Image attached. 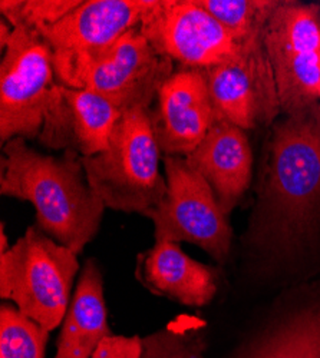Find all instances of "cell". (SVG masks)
<instances>
[{
  "instance_id": "obj_24",
  "label": "cell",
  "mask_w": 320,
  "mask_h": 358,
  "mask_svg": "<svg viewBox=\"0 0 320 358\" xmlns=\"http://www.w3.org/2000/svg\"><path fill=\"white\" fill-rule=\"evenodd\" d=\"M9 244H8V236L5 232V224L2 222V228H0V254L6 252L9 250Z\"/></svg>"
},
{
  "instance_id": "obj_11",
  "label": "cell",
  "mask_w": 320,
  "mask_h": 358,
  "mask_svg": "<svg viewBox=\"0 0 320 358\" xmlns=\"http://www.w3.org/2000/svg\"><path fill=\"white\" fill-rule=\"evenodd\" d=\"M172 61L132 27L92 65L85 87L102 95L123 113L150 109L172 75Z\"/></svg>"
},
{
  "instance_id": "obj_1",
  "label": "cell",
  "mask_w": 320,
  "mask_h": 358,
  "mask_svg": "<svg viewBox=\"0 0 320 358\" xmlns=\"http://www.w3.org/2000/svg\"><path fill=\"white\" fill-rule=\"evenodd\" d=\"M244 247L274 271L312 252L320 236V102L270 127Z\"/></svg>"
},
{
  "instance_id": "obj_6",
  "label": "cell",
  "mask_w": 320,
  "mask_h": 358,
  "mask_svg": "<svg viewBox=\"0 0 320 358\" xmlns=\"http://www.w3.org/2000/svg\"><path fill=\"white\" fill-rule=\"evenodd\" d=\"M155 0H86L39 31L52 52L56 82L85 87L92 65L116 41L139 26Z\"/></svg>"
},
{
  "instance_id": "obj_7",
  "label": "cell",
  "mask_w": 320,
  "mask_h": 358,
  "mask_svg": "<svg viewBox=\"0 0 320 358\" xmlns=\"http://www.w3.org/2000/svg\"><path fill=\"white\" fill-rule=\"evenodd\" d=\"M57 85L52 52L36 31L13 27L0 64V141L39 138Z\"/></svg>"
},
{
  "instance_id": "obj_8",
  "label": "cell",
  "mask_w": 320,
  "mask_h": 358,
  "mask_svg": "<svg viewBox=\"0 0 320 358\" xmlns=\"http://www.w3.org/2000/svg\"><path fill=\"white\" fill-rule=\"evenodd\" d=\"M277 83L281 115L320 99V8L281 2L263 35Z\"/></svg>"
},
{
  "instance_id": "obj_17",
  "label": "cell",
  "mask_w": 320,
  "mask_h": 358,
  "mask_svg": "<svg viewBox=\"0 0 320 358\" xmlns=\"http://www.w3.org/2000/svg\"><path fill=\"white\" fill-rule=\"evenodd\" d=\"M232 358H320V300L279 315Z\"/></svg>"
},
{
  "instance_id": "obj_12",
  "label": "cell",
  "mask_w": 320,
  "mask_h": 358,
  "mask_svg": "<svg viewBox=\"0 0 320 358\" xmlns=\"http://www.w3.org/2000/svg\"><path fill=\"white\" fill-rule=\"evenodd\" d=\"M123 112L88 87H68L57 83L48 106L41 143L94 157L109 146L112 132Z\"/></svg>"
},
{
  "instance_id": "obj_4",
  "label": "cell",
  "mask_w": 320,
  "mask_h": 358,
  "mask_svg": "<svg viewBox=\"0 0 320 358\" xmlns=\"http://www.w3.org/2000/svg\"><path fill=\"white\" fill-rule=\"evenodd\" d=\"M78 271V254L31 225L0 254V298L50 333L64 322Z\"/></svg>"
},
{
  "instance_id": "obj_20",
  "label": "cell",
  "mask_w": 320,
  "mask_h": 358,
  "mask_svg": "<svg viewBox=\"0 0 320 358\" xmlns=\"http://www.w3.org/2000/svg\"><path fill=\"white\" fill-rule=\"evenodd\" d=\"M49 331L16 306H0V358H45Z\"/></svg>"
},
{
  "instance_id": "obj_23",
  "label": "cell",
  "mask_w": 320,
  "mask_h": 358,
  "mask_svg": "<svg viewBox=\"0 0 320 358\" xmlns=\"http://www.w3.org/2000/svg\"><path fill=\"white\" fill-rule=\"evenodd\" d=\"M12 34H13V27L8 26L5 19L2 17V22H0V49H2V52L6 49V45H8Z\"/></svg>"
},
{
  "instance_id": "obj_9",
  "label": "cell",
  "mask_w": 320,
  "mask_h": 358,
  "mask_svg": "<svg viewBox=\"0 0 320 358\" xmlns=\"http://www.w3.org/2000/svg\"><path fill=\"white\" fill-rule=\"evenodd\" d=\"M204 72L216 121L256 131L270 128L281 116L277 83L263 36L240 42L236 55Z\"/></svg>"
},
{
  "instance_id": "obj_3",
  "label": "cell",
  "mask_w": 320,
  "mask_h": 358,
  "mask_svg": "<svg viewBox=\"0 0 320 358\" xmlns=\"http://www.w3.org/2000/svg\"><path fill=\"white\" fill-rule=\"evenodd\" d=\"M161 154L151 110L134 109L123 113L106 151L81 159L90 185L106 208L145 215L167 191Z\"/></svg>"
},
{
  "instance_id": "obj_10",
  "label": "cell",
  "mask_w": 320,
  "mask_h": 358,
  "mask_svg": "<svg viewBox=\"0 0 320 358\" xmlns=\"http://www.w3.org/2000/svg\"><path fill=\"white\" fill-rule=\"evenodd\" d=\"M139 31L161 55L183 68L207 71L240 48L228 29L195 0H155Z\"/></svg>"
},
{
  "instance_id": "obj_22",
  "label": "cell",
  "mask_w": 320,
  "mask_h": 358,
  "mask_svg": "<svg viewBox=\"0 0 320 358\" xmlns=\"http://www.w3.org/2000/svg\"><path fill=\"white\" fill-rule=\"evenodd\" d=\"M141 337L139 336H111L106 337L92 358H139Z\"/></svg>"
},
{
  "instance_id": "obj_19",
  "label": "cell",
  "mask_w": 320,
  "mask_h": 358,
  "mask_svg": "<svg viewBox=\"0 0 320 358\" xmlns=\"http://www.w3.org/2000/svg\"><path fill=\"white\" fill-rule=\"evenodd\" d=\"M213 15L239 42L263 36L265 29L280 6L279 0H195Z\"/></svg>"
},
{
  "instance_id": "obj_14",
  "label": "cell",
  "mask_w": 320,
  "mask_h": 358,
  "mask_svg": "<svg viewBox=\"0 0 320 358\" xmlns=\"http://www.w3.org/2000/svg\"><path fill=\"white\" fill-rule=\"evenodd\" d=\"M184 158L209 182L228 217L251 182L253 154L246 131L227 121H216L206 138Z\"/></svg>"
},
{
  "instance_id": "obj_16",
  "label": "cell",
  "mask_w": 320,
  "mask_h": 358,
  "mask_svg": "<svg viewBox=\"0 0 320 358\" xmlns=\"http://www.w3.org/2000/svg\"><path fill=\"white\" fill-rule=\"evenodd\" d=\"M111 336L102 271L95 259H86L56 340L55 358H92Z\"/></svg>"
},
{
  "instance_id": "obj_18",
  "label": "cell",
  "mask_w": 320,
  "mask_h": 358,
  "mask_svg": "<svg viewBox=\"0 0 320 358\" xmlns=\"http://www.w3.org/2000/svg\"><path fill=\"white\" fill-rule=\"evenodd\" d=\"M206 322L180 317L160 330L141 337L139 358H207Z\"/></svg>"
},
{
  "instance_id": "obj_5",
  "label": "cell",
  "mask_w": 320,
  "mask_h": 358,
  "mask_svg": "<svg viewBox=\"0 0 320 358\" xmlns=\"http://www.w3.org/2000/svg\"><path fill=\"white\" fill-rule=\"evenodd\" d=\"M164 168L165 195L144 215L154 224L155 243H190L225 264L232 229L211 187L184 157H164Z\"/></svg>"
},
{
  "instance_id": "obj_13",
  "label": "cell",
  "mask_w": 320,
  "mask_h": 358,
  "mask_svg": "<svg viewBox=\"0 0 320 358\" xmlns=\"http://www.w3.org/2000/svg\"><path fill=\"white\" fill-rule=\"evenodd\" d=\"M153 125L161 152L188 157L216 122L206 72L183 68L161 86Z\"/></svg>"
},
{
  "instance_id": "obj_21",
  "label": "cell",
  "mask_w": 320,
  "mask_h": 358,
  "mask_svg": "<svg viewBox=\"0 0 320 358\" xmlns=\"http://www.w3.org/2000/svg\"><path fill=\"white\" fill-rule=\"evenodd\" d=\"M82 0H2L0 12L12 27L42 31L75 10Z\"/></svg>"
},
{
  "instance_id": "obj_2",
  "label": "cell",
  "mask_w": 320,
  "mask_h": 358,
  "mask_svg": "<svg viewBox=\"0 0 320 358\" xmlns=\"http://www.w3.org/2000/svg\"><path fill=\"white\" fill-rule=\"evenodd\" d=\"M4 152L0 192L31 202L36 227L79 255L97 236L106 208L88 182L81 155H43L23 138L11 139Z\"/></svg>"
},
{
  "instance_id": "obj_15",
  "label": "cell",
  "mask_w": 320,
  "mask_h": 358,
  "mask_svg": "<svg viewBox=\"0 0 320 358\" xmlns=\"http://www.w3.org/2000/svg\"><path fill=\"white\" fill-rule=\"evenodd\" d=\"M135 277L153 294L191 308L209 306L218 291L214 266L193 259L179 244L168 241L155 243L138 255Z\"/></svg>"
}]
</instances>
